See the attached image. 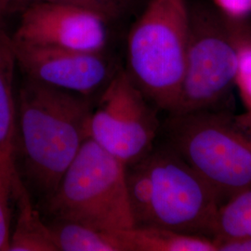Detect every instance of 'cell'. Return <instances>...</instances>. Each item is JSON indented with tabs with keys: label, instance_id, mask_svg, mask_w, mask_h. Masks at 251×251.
I'll use <instances>...</instances> for the list:
<instances>
[{
	"label": "cell",
	"instance_id": "15",
	"mask_svg": "<svg viewBox=\"0 0 251 251\" xmlns=\"http://www.w3.org/2000/svg\"><path fill=\"white\" fill-rule=\"evenodd\" d=\"M15 136L0 148V251H9L10 240V201L14 196Z\"/></svg>",
	"mask_w": 251,
	"mask_h": 251
},
{
	"label": "cell",
	"instance_id": "11",
	"mask_svg": "<svg viewBox=\"0 0 251 251\" xmlns=\"http://www.w3.org/2000/svg\"><path fill=\"white\" fill-rule=\"evenodd\" d=\"M126 251H217L215 240L208 236L179 233L159 227L120 230Z\"/></svg>",
	"mask_w": 251,
	"mask_h": 251
},
{
	"label": "cell",
	"instance_id": "10",
	"mask_svg": "<svg viewBox=\"0 0 251 251\" xmlns=\"http://www.w3.org/2000/svg\"><path fill=\"white\" fill-rule=\"evenodd\" d=\"M18 215L10 234L9 251H58L50 228L32 203L28 189L18 172L14 180V197Z\"/></svg>",
	"mask_w": 251,
	"mask_h": 251
},
{
	"label": "cell",
	"instance_id": "16",
	"mask_svg": "<svg viewBox=\"0 0 251 251\" xmlns=\"http://www.w3.org/2000/svg\"><path fill=\"white\" fill-rule=\"evenodd\" d=\"M251 235V188L221 206L213 238Z\"/></svg>",
	"mask_w": 251,
	"mask_h": 251
},
{
	"label": "cell",
	"instance_id": "18",
	"mask_svg": "<svg viewBox=\"0 0 251 251\" xmlns=\"http://www.w3.org/2000/svg\"><path fill=\"white\" fill-rule=\"evenodd\" d=\"M211 4L232 20H247L251 15V0H211Z\"/></svg>",
	"mask_w": 251,
	"mask_h": 251
},
{
	"label": "cell",
	"instance_id": "7",
	"mask_svg": "<svg viewBox=\"0 0 251 251\" xmlns=\"http://www.w3.org/2000/svg\"><path fill=\"white\" fill-rule=\"evenodd\" d=\"M158 109L145 98L125 69L117 70L92 109L90 138L126 167L152 150L161 130Z\"/></svg>",
	"mask_w": 251,
	"mask_h": 251
},
{
	"label": "cell",
	"instance_id": "5",
	"mask_svg": "<svg viewBox=\"0 0 251 251\" xmlns=\"http://www.w3.org/2000/svg\"><path fill=\"white\" fill-rule=\"evenodd\" d=\"M126 167L89 138L46 198L52 220L69 221L106 231L134 227Z\"/></svg>",
	"mask_w": 251,
	"mask_h": 251
},
{
	"label": "cell",
	"instance_id": "8",
	"mask_svg": "<svg viewBox=\"0 0 251 251\" xmlns=\"http://www.w3.org/2000/svg\"><path fill=\"white\" fill-rule=\"evenodd\" d=\"M14 41L102 52L107 44V23L89 10L75 6L36 1L23 8Z\"/></svg>",
	"mask_w": 251,
	"mask_h": 251
},
{
	"label": "cell",
	"instance_id": "17",
	"mask_svg": "<svg viewBox=\"0 0 251 251\" xmlns=\"http://www.w3.org/2000/svg\"><path fill=\"white\" fill-rule=\"evenodd\" d=\"M36 1L59 2L75 6L98 15L107 24L130 15L140 3V0H17L14 9H23L28 4Z\"/></svg>",
	"mask_w": 251,
	"mask_h": 251
},
{
	"label": "cell",
	"instance_id": "3",
	"mask_svg": "<svg viewBox=\"0 0 251 251\" xmlns=\"http://www.w3.org/2000/svg\"><path fill=\"white\" fill-rule=\"evenodd\" d=\"M161 130L223 205L251 188V131L237 115L220 108L169 115Z\"/></svg>",
	"mask_w": 251,
	"mask_h": 251
},
{
	"label": "cell",
	"instance_id": "19",
	"mask_svg": "<svg viewBox=\"0 0 251 251\" xmlns=\"http://www.w3.org/2000/svg\"><path fill=\"white\" fill-rule=\"evenodd\" d=\"M213 239L217 251H251V235Z\"/></svg>",
	"mask_w": 251,
	"mask_h": 251
},
{
	"label": "cell",
	"instance_id": "13",
	"mask_svg": "<svg viewBox=\"0 0 251 251\" xmlns=\"http://www.w3.org/2000/svg\"><path fill=\"white\" fill-rule=\"evenodd\" d=\"M16 65L12 37L0 28V148L16 134L17 105L13 90Z\"/></svg>",
	"mask_w": 251,
	"mask_h": 251
},
{
	"label": "cell",
	"instance_id": "9",
	"mask_svg": "<svg viewBox=\"0 0 251 251\" xmlns=\"http://www.w3.org/2000/svg\"><path fill=\"white\" fill-rule=\"evenodd\" d=\"M13 41L16 61L27 78L90 97L117 72L102 52H87Z\"/></svg>",
	"mask_w": 251,
	"mask_h": 251
},
{
	"label": "cell",
	"instance_id": "2",
	"mask_svg": "<svg viewBox=\"0 0 251 251\" xmlns=\"http://www.w3.org/2000/svg\"><path fill=\"white\" fill-rule=\"evenodd\" d=\"M92 109L87 96L30 78L20 90L19 121L27 175L45 199L90 138Z\"/></svg>",
	"mask_w": 251,
	"mask_h": 251
},
{
	"label": "cell",
	"instance_id": "1",
	"mask_svg": "<svg viewBox=\"0 0 251 251\" xmlns=\"http://www.w3.org/2000/svg\"><path fill=\"white\" fill-rule=\"evenodd\" d=\"M126 180L134 226L213 238L223 203L165 141L126 167Z\"/></svg>",
	"mask_w": 251,
	"mask_h": 251
},
{
	"label": "cell",
	"instance_id": "6",
	"mask_svg": "<svg viewBox=\"0 0 251 251\" xmlns=\"http://www.w3.org/2000/svg\"><path fill=\"white\" fill-rule=\"evenodd\" d=\"M237 47L230 19L212 4H189L186 63L173 113L216 109L235 87Z\"/></svg>",
	"mask_w": 251,
	"mask_h": 251
},
{
	"label": "cell",
	"instance_id": "4",
	"mask_svg": "<svg viewBox=\"0 0 251 251\" xmlns=\"http://www.w3.org/2000/svg\"><path fill=\"white\" fill-rule=\"evenodd\" d=\"M187 0H150L126 40V73L154 107L173 113L185 70Z\"/></svg>",
	"mask_w": 251,
	"mask_h": 251
},
{
	"label": "cell",
	"instance_id": "12",
	"mask_svg": "<svg viewBox=\"0 0 251 251\" xmlns=\"http://www.w3.org/2000/svg\"><path fill=\"white\" fill-rule=\"evenodd\" d=\"M48 225L58 251H126L120 230H100L62 220Z\"/></svg>",
	"mask_w": 251,
	"mask_h": 251
},
{
	"label": "cell",
	"instance_id": "14",
	"mask_svg": "<svg viewBox=\"0 0 251 251\" xmlns=\"http://www.w3.org/2000/svg\"><path fill=\"white\" fill-rule=\"evenodd\" d=\"M230 22L237 47L235 87L245 107V113L237 118L251 131V28L247 20L230 19Z\"/></svg>",
	"mask_w": 251,
	"mask_h": 251
},
{
	"label": "cell",
	"instance_id": "20",
	"mask_svg": "<svg viewBox=\"0 0 251 251\" xmlns=\"http://www.w3.org/2000/svg\"><path fill=\"white\" fill-rule=\"evenodd\" d=\"M17 0H0V16L5 12L14 9Z\"/></svg>",
	"mask_w": 251,
	"mask_h": 251
}]
</instances>
